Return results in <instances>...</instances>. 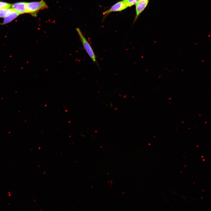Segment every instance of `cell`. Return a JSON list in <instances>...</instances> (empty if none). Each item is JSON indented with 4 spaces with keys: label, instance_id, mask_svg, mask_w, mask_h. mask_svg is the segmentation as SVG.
Returning <instances> with one entry per match:
<instances>
[{
    "label": "cell",
    "instance_id": "obj_1",
    "mask_svg": "<svg viewBox=\"0 0 211 211\" xmlns=\"http://www.w3.org/2000/svg\"><path fill=\"white\" fill-rule=\"evenodd\" d=\"M48 8L47 5L44 0L27 2L26 13L30 14L33 16L36 17L38 12L40 10Z\"/></svg>",
    "mask_w": 211,
    "mask_h": 211
},
{
    "label": "cell",
    "instance_id": "obj_2",
    "mask_svg": "<svg viewBox=\"0 0 211 211\" xmlns=\"http://www.w3.org/2000/svg\"><path fill=\"white\" fill-rule=\"evenodd\" d=\"M76 30L78 33L84 50L91 59L93 62L97 63L96 56L90 44L84 36L80 29L79 28H77Z\"/></svg>",
    "mask_w": 211,
    "mask_h": 211
},
{
    "label": "cell",
    "instance_id": "obj_3",
    "mask_svg": "<svg viewBox=\"0 0 211 211\" xmlns=\"http://www.w3.org/2000/svg\"><path fill=\"white\" fill-rule=\"evenodd\" d=\"M127 8L123 0L118 2L113 5L109 9L105 11L103 15L107 16L110 13L113 12L121 11Z\"/></svg>",
    "mask_w": 211,
    "mask_h": 211
},
{
    "label": "cell",
    "instance_id": "obj_4",
    "mask_svg": "<svg viewBox=\"0 0 211 211\" xmlns=\"http://www.w3.org/2000/svg\"><path fill=\"white\" fill-rule=\"evenodd\" d=\"M149 0H139L135 4L136 15L134 20L135 22L141 13L147 6Z\"/></svg>",
    "mask_w": 211,
    "mask_h": 211
},
{
    "label": "cell",
    "instance_id": "obj_5",
    "mask_svg": "<svg viewBox=\"0 0 211 211\" xmlns=\"http://www.w3.org/2000/svg\"><path fill=\"white\" fill-rule=\"evenodd\" d=\"M27 2H21L16 3L12 5V8L20 14L26 13Z\"/></svg>",
    "mask_w": 211,
    "mask_h": 211
},
{
    "label": "cell",
    "instance_id": "obj_6",
    "mask_svg": "<svg viewBox=\"0 0 211 211\" xmlns=\"http://www.w3.org/2000/svg\"><path fill=\"white\" fill-rule=\"evenodd\" d=\"M19 14L18 13L14 10L12 12L4 17L3 23L6 24L10 22L16 18Z\"/></svg>",
    "mask_w": 211,
    "mask_h": 211
},
{
    "label": "cell",
    "instance_id": "obj_7",
    "mask_svg": "<svg viewBox=\"0 0 211 211\" xmlns=\"http://www.w3.org/2000/svg\"><path fill=\"white\" fill-rule=\"evenodd\" d=\"M14 10L13 8H3L0 9V17H5Z\"/></svg>",
    "mask_w": 211,
    "mask_h": 211
},
{
    "label": "cell",
    "instance_id": "obj_8",
    "mask_svg": "<svg viewBox=\"0 0 211 211\" xmlns=\"http://www.w3.org/2000/svg\"><path fill=\"white\" fill-rule=\"evenodd\" d=\"M127 7H130L135 4L139 0H123Z\"/></svg>",
    "mask_w": 211,
    "mask_h": 211
},
{
    "label": "cell",
    "instance_id": "obj_9",
    "mask_svg": "<svg viewBox=\"0 0 211 211\" xmlns=\"http://www.w3.org/2000/svg\"><path fill=\"white\" fill-rule=\"evenodd\" d=\"M11 6L10 4L5 2L0 1V9L3 8H8Z\"/></svg>",
    "mask_w": 211,
    "mask_h": 211
}]
</instances>
